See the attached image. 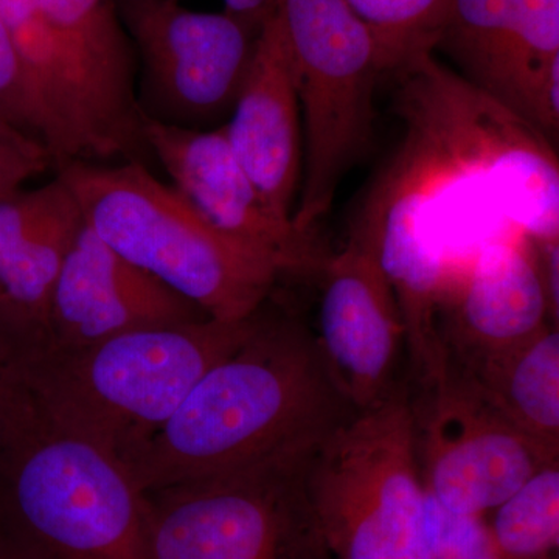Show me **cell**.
Segmentation results:
<instances>
[{
  "instance_id": "obj_30",
  "label": "cell",
  "mask_w": 559,
  "mask_h": 559,
  "mask_svg": "<svg viewBox=\"0 0 559 559\" xmlns=\"http://www.w3.org/2000/svg\"><path fill=\"white\" fill-rule=\"evenodd\" d=\"M0 559H2V557H0Z\"/></svg>"
},
{
  "instance_id": "obj_17",
  "label": "cell",
  "mask_w": 559,
  "mask_h": 559,
  "mask_svg": "<svg viewBox=\"0 0 559 559\" xmlns=\"http://www.w3.org/2000/svg\"><path fill=\"white\" fill-rule=\"evenodd\" d=\"M81 223L60 176L0 201V329L24 355L46 348L51 294Z\"/></svg>"
},
{
  "instance_id": "obj_9",
  "label": "cell",
  "mask_w": 559,
  "mask_h": 559,
  "mask_svg": "<svg viewBox=\"0 0 559 559\" xmlns=\"http://www.w3.org/2000/svg\"><path fill=\"white\" fill-rule=\"evenodd\" d=\"M123 16L142 61L143 117L186 130L229 119L261 28L176 0H123Z\"/></svg>"
},
{
  "instance_id": "obj_10",
  "label": "cell",
  "mask_w": 559,
  "mask_h": 559,
  "mask_svg": "<svg viewBox=\"0 0 559 559\" xmlns=\"http://www.w3.org/2000/svg\"><path fill=\"white\" fill-rule=\"evenodd\" d=\"M415 409L423 484L451 516L485 518L558 455L528 439L481 399L454 366Z\"/></svg>"
},
{
  "instance_id": "obj_7",
  "label": "cell",
  "mask_w": 559,
  "mask_h": 559,
  "mask_svg": "<svg viewBox=\"0 0 559 559\" xmlns=\"http://www.w3.org/2000/svg\"><path fill=\"white\" fill-rule=\"evenodd\" d=\"M296 75L301 178L293 223L314 234L337 187L373 140L374 90L384 72L370 28L347 0H274Z\"/></svg>"
},
{
  "instance_id": "obj_26",
  "label": "cell",
  "mask_w": 559,
  "mask_h": 559,
  "mask_svg": "<svg viewBox=\"0 0 559 559\" xmlns=\"http://www.w3.org/2000/svg\"><path fill=\"white\" fill-rule=\"evenodd\" d=\"M536 264L547 307H549L550 323L558 326L559 322V237L532 238Z\"/></svg>"
},
{
  "instance_id": "obj_19",
  "label": "cell",
  "mask_w": 559,
  "mask_h": 559,
  "mask_svg": "<svg viewBox=\"0 0 559 559\" xmlns=\"http://www.w3.org/2000/svg\"><path fill=\"white\" fill-rule=\"evenodd\" d=\"M451 364L510 425L558 455V326L547 323L511 347Z\"/></svg>"
},
{
  "instance_id": "obj_4",
  "label": "cell",
  "mask_w": 559,
  "mask_h": 559,
  "mask_svg": "<svg viewBox=\"0 0 559 559\" xmlns=\"http://www.w3.org/2000/svg\"><path fill=\"white\" fill-rule=\"evenodd\" d=\"M255 316L151 326L22 355L33 406L123 462L168 421L202 374L248 337Z\"/></svg>"
},
{
  "instance_id": "obj_25",
  "label": "cell",
  "mask_w": 559,
  "mask_h": 559,
  "mask_svg": "<svg viewBox=\"0 0 559 559\" xmlns=\"http://www.w3.org/2000/svg\"><path fill=\"white\" fill-rule=\"evenodd\" d=\"M22 382H24L22 352L10 340L9 334L0 329V433L9 417L11 404L20 393Z\"/></svg>"
},
{
  "instance_id": "obj_1",
  "label": "cell",
  "mask_w": 559,
  "mask_h": 559,
  "mask_svg": "<svg viewBox=\"0 0 559 559\" xmlns=\"http://www.w3.org/2000/svg\"><path fill=\"white\" fill-rule=\"evenodd\" d=\"M404 138L371 193L417 212L450 257L524 231L559 237V168L554 145L491 95L425 51L395 70ZM454 264V263H452Z\"/></svg>"
},
{
  "instance_id": "obj_23",
  "label": "cell",
  "mask_w": 559,
  "mask_h": 559,
  "mask_svg": "<svg viewBox=\"0 0 559 559\" xmlns=\"http://www.w3.org/2000/svg\"><path fill=\"white\" fill-rule=\"evenodd\" d=\"M0 114L44 142V123L38 102L2 16H0Z\"/></svg>"
},
{
  "instance_id": "obj_11",
  "label": "cell",
  "mask_w": 559,
  "mask_h": 559,
  "mask_svg": "<svg viewBox=\"0 0 559 559\" xmlns=\"http://www.w3.org/2000/svg\"><path fill=\"white\" fill-rule=\"evenodd\" d=\"M436 49L460 75L532 124L559 128V0H451Z\"/></svg>"
},
{
  "instance_id": "obj_15",
  "label": "cell",
  "mask_w": 559,
  "mask_h": 559,
  "mask_svg": "<svg viewBox=\"0 0 559 559\" xmlns=\"http://www.w3.org/2000/svg\"><path fill=\"white\" fill-rule=\"evenodd\" d=\"M79 87L91 162L145 153L143 117L134 84L131 40L116 0H33Z\"/></svg>"
},
{
  "instance_id": "obj_28",
  "label": "cell",
  "mask_w": 559,
  "mask_h": 559,
  "mask_svg": "<svg viewBox=\"0 0 559 559\" xmlns=\"http://www.w3.org/2000/svg\"><path fill=\"white\" fill-rule=\"evenodd\" d=\"M543 559H558V557H557V554H555V555H550V557H546Z\"/></svg>"
},
{
  "instance_id": "obj_21",
  "label": "cell",
  "mask_w": 559,
  "mask_h": 559,
  "mask_svg": "<svg viewBox=\"0 0 559 559\" xmlns=\"http://www.w3.org/2000/svg\"><path fill=\"white\" fill-rule=\"evenodd\" d=\"M370 28L382 68L393 73L412 58L436 51L451 0H347Z\"/></svg>"
},
{
  "instance_id": "obj_22",
  "label": "cell",
  "mask_w": 559,
  "mask_h": 559,
  "mask_svg": "<svg viewBox=\"0 0 559 559\" xmlns=\"http://www.w3.org/2000/svg\"><path fill=\"white\" fill-rule=\"evenodd\" d=\"M55 167L46 143L0 114V201Z\"/></svg>"
},
{
  "instance_id": "obj_12",
  "label": "cell",
  "mask_w": 559,
  "mask_h": 559,
  "mask_svg": "<svg viewBox=\"0 0 559 559\" xmlns=\"http://www.w3.org/2000/svg\"><path fill=\"white\" fill-rule=\"evenodd\" d=\"M143 139L171 186L215 229L255 250L280 274H320L329 255L314 234L301 231L280 215L249 178L224 135L143 120Z\"/></svg>"
},
{
  "instance_id": "obj_18",
  "label": "cell",
  "mask_w": 559,
  "mask_h": 559,
  "mask_svg": "<svg viewBox=\"0 0 559 559\" xmlns=\"http://www.w3.org/2000/svg\"><path fill=\"white\" fill-rule=\"evenodd\" d=\"M224 135L271 207L293 219L301 178V119L296 75L274 11L261 25L252 64Z\"/></svg>"
},
{
  "instance_id": "obj_27",
  "label": "cell",
  "mask_w": 559,
  "mask_h": 559,
  "mask_svg": "<svg viewBox=\"0 0 559 559\" xmlns=\"http://www.w3.org/2000/svg\"><path fill=\"white\" fill-rule=\"evenodd\" d=\"M227 13L240 17L246 24L261 28L274 10V0H224Z\"/></svg>"
},
{
  "instance_id": "obj_14",
  "label": "cell",
  "mask_w": 559,
  "mask_h": 559,
  "mask_svg": "<svg viewBox=\"0 0 559 559\" xmlns=\"http://www.w3.org/2000/svg\"><path fill=\"white\" fill-rule=\"evenodd\" d=\"M320 352L355 409L384 399L404 342L403 320L377 257L349 238L322 272Z\"/></svg>"
},
{
  "instance_id": "obj_13",
  "label": "cell",
  "mask_w": 559,
  "mask_h": 559,
  "mask_svg": "<svg viewBox=\"0 0 559 559\" xmlns=\"http://www.w3.org/2000/svg\"><path fill=\"white\" fill-rule=\"evenodd\" d=\"M204 319L210 318L193 301L121 257L83 221L51 294L49 336L39 353Z\"/></svg>"
},
{
  "instance_id": "obj_16",
  "label": "cell",
  "mask_w": 559,
  "mask_h": 559,
  "mask_svg": "<svg viewBox=\"0 0 559 559\" xmlns=\"http://www.w3.org/2000/svg\"><path fill=\"white\" fill-rule=\"evenodd\" d=\"M440 316L447 318L444 342L454 362L511 347L550 323L527 235L513 231L485 242L452 266Z\"/></svg>"
},
{
  "instance_id": "obj_2",
  "label": "cell",
  "mask_w": 559,
  "mask_h": 559,
  "mask_svg": "<svg viewBox=\"0 0 559 559\" xmlns=\"http://www.w3.org/2000/svg\"><path fill=\"white\" fill-rule=\"evenodd\" d=\"M318 340L257 312L248 337L210 367L123 465L140 491L314 452L355 412Z\"/></svg>"
},
{
  "instance_id": "obj_6",
  "label": "cell",
  "mask_w": 559,
  "mask_h": 559,
  "mask_svg": "<svg viewBox=\"0 0 559 559\" xmlns=\"http://www.w3.org/2000/svg\"><path fill=\"white\" fill-rule=\"evenodd\" d=\"M305 487L333 559H436L440 507L419 471L409 395L393 388L312 452Z\"/></svg>"
},
{
  "instance_id": "obj_5",
  "label": "cell",
  "mask_w": 559,
  "mask_h": 559,
  "mask_svg": "<svg viewBox=\"0 0 559 559\" xmlns=\"http://www.w3.org/2000/svg\"><path fill=\"white\" fill-rule=\"evenodd\" d=\"M58 176L106 245L210 319L252 318L282 275L259 252L215 229L142 162H70Z\"/></svg>"
},
{
  "instance_id": "obj_8",
  "label": "cell",
  "mask_w": 559,
  "mask_h": 559,
  "mask_svg": "<svg viewBox=\"0 0 559 559\" xmlns=\"http://www.w3.org/2000/svg\"><path fill=\"white\" fill-rule=\"evenodd\" d=\"M311 455L143 492L151 558H329L305 487Z\"/></svg>"
},
{
  "instance_id": "obj_3",
  "label": "cell",
  "mask_w": 559,
  "mask_h": 559,
  "mask_svg": "<svg viewBox=\"0 0 559 559\" xmlns=\"http://www.w3.org/2000/svg\"><path fill=\"white\" fill-rule=\"evenodd\" d=\"M0 557L153 559L123 463L47 421L25 374L0 433Z\"/></svg>"
},
{
  "instance_id": "obj_29",
  "label": "cell",
  "mask_w": 559,
  "mask_h": 559,
  "mask_svg": "<svg viewBox=\"0 0 559 559\" xmlns=\"http://www.w3.org/2000/svg\"><path fill=\"white\" fill-rule=\"evenodd\" d=\"M326 559H333V558L329 557V558H326Z\"/></svg>"
},
{
  "instance_id": "obj_24",
  "label": "cell",
  "mask_w": 559,
  "mask_h": 559,
  "mask_svg": "<svg viewBox=\"0 0 559 559\" xmlns=\"http://www.w3.org/2000/svg\"><path fill=\"white\" fill-rule=\"evenodd\" d=\"M436 559H499L484 518L451 516L441 510Z\"/></svg>"
},
{
  "instance_id": "obj_20",
  "label": "cell",
  "mask_w": 559,
  "mask_h": 559,
  "mask_svg": "<svg viewBox=\"0 0 559 559\" xmlns=\"http://www.w3.org/2000/svg\"><path fill=\"white\" fill-rule=\"evenodd\" d=\"M499 559H543L559 544V463L536 471L484 518Z\"/></svg>"
}]
</instances>
